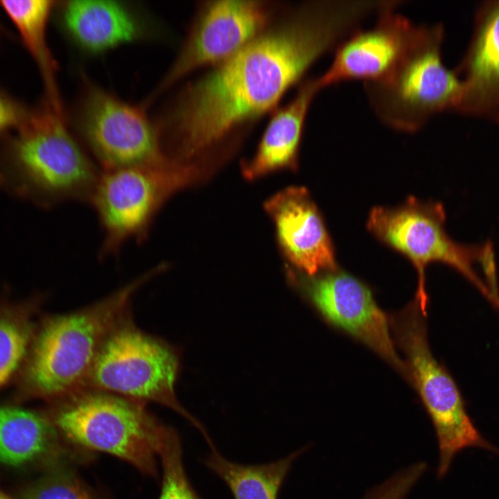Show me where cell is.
I'll list each match as a JSON object with an SVG mask.
<instances>
[{
	"instance_id": "3",
	"label": "cell",
	"mask_w": 499,
	"mask_h": 499,
	"mask_svg": "<svg viewBox=\"0 0 499 499\" xmlns=\"http://www.w3.org/2000/svg\"><path fill=\"white\" fill-rule=\"evenodd\" d=\"M166 268L160 263L91 306L46 319L24 372V395L60 399L82 388L104 340L129 315L133 296Z\"/></svg>"
},
{
	"instance_id": "10",
	"label": "cell",
	"mask_w": 499,
	"mask_h": 499,
	"mask_svg": "<svg viewBox=\"0 0 499 499\" xmlns=\"http://www.w3.org/2000/svg\"><path fill=\"white\" fill-rule=\"evenodd\" d=\"M282 7L272 1H200L182 48L152 98L193 71L231 57L259 35Z\"/></svg>"
},
{
	"instance_id": "15",
	"label": "cell",
	"mask_w": 499,
	"mask_h": 499,
	"mask_svg": "<svg viewBox=\"0 0 499 499\" xmlns=\"http://www.w3.org/2000/svg\"><path fill=\"white\" fill-rule=\"evenodd\" d=\"M454 71L463 85L457 112L499 123V1L478 6L469 43Z\"/></svg>"
},
{
	"instance_id": "17",
	"label": "cell",
	"mask_w": 499,
	"mask_h": 499,
	"mask_svg": "<svg viewBox=\"0 0 499 499\" xmlns=\"http://www.w3.org/2000/svg\"><path fill=\"white\" fill-rule=\"evenodd\" d=\"M80 449L66 441L50 417L13 407H0V462L10 466L42 463L49 469L73 466Z\"/></svg>"
},
{
	"instance_id": "7",
	"label": "cell",
	"mask_w": 499,
	"mask_h": 499,
	"mask_svg": "<svg viewBox=\"0 0 499 499\" xmlns=\"http://www.w3.org/2000/svg\"><path fill=\"white\" fill-rule=\"evenodd\" d=\"M196 164L167 158L160 162L101 170L89 202L103 231L99 258L116 255L130 241L141 244L163 207L195 184Z\"/></svg>"
},
{
	"instance_id": "24",
	"label": "cell",
	"mask_w": 499,
	"mask_h": 499,
	"mask_svg": "<svg viewBox=\"0 0 499 499\" xmlns=\"http://www.w3.org/2000/svg\"><path fill=\"white\" fill-rule=\"evenodd\" d=\"M426 469L424 462L403 468L373 488L362 499H406Z\"/></svg>"
},
{
	"instance_id": "23",
	"label": "cell",
	"mask_w": 499,
	"mask_h": 499,
	"mask_svg": "<svg viewBox=\"0 0 499 499\" xmlns=\"http://www.w3.org/2000/svg\"><path fill=\"white\" fill-rule=\"evenodd\" d=\"M21 499H100L83 482L73 466H62L29 484L21 493Z\"/></svg>"
},
{
	"instance_id": "5",
	"label": "cell",
	"mask_w": 499,
	"mask_h": 499,
	"mask_svg": "<svg viewBox=\"0 0 499 499\" xmlns=\"http://www.w3.org/2000/svg\"><path fill=\"white\" fill-rule=\"evenodd\" d=\"M50 419L74 447L105 453L156 477L165 425L144 403L105 391L81 388L60 399Z\"/></svg>"
},
{
	"instance_id": "8",
	"label": "cell",
	"mask_w": 499,
	"mask_h": 499,
	"mask_svg": "<svg viewBox=\"0 0 499 499\" xmlns=\"http://www.w3.org/2000/svg\"><path fill=\"white\" fill-rule=\"evenodd\" d=\"M130 315L102 343L82 388L107 392L175 411L214 446L204 426L178 401L175 385L180 369L178 351L134 326Z\"/></svg>"
},
{
	"instance_id": "1",
	"label": "cell",
	"mask_w": 499,
	"mask_h": 499,
	"mask_svg": "<svg viewBox=\"0 0 499 499\" xmlns=\"http://www.w3.org/2000/svg\"><path fill=\"white\" fill-rule=\"evenodd\" d=\"M362 19L352 0L283 6L249 43L179 91L158 127L167 154L194 163L243 136Z\"/></svg>"
},
{
	"instance_id": "25",
	"label": "cell",
	"mask_w": 499,
	"mask_h": 499,
	"mask_svg": "<svg viewBox=\"0 0 499 499\" xmlns=\"http://www.w3.org/2000/svg\"><path fill=\"white\" fill-rule=\"evenodd\" d=\"M28 113L17 101L0 91V135L17 130Z\"/></svg>"
},
{
	"instance_id": "21",
	"label": "cell",
	"mask_w": 499,
	"mask_h": 499,
	"mask_svg": "<svg viewBox=\"0 0 499 499\" xmlns=\"http://www.w3.org/2000/svg\"><path fill=\"white\" fill-rule=\"evenodd\" d=\"M30 305L0 302V386L15 371L30 342L33 313Z\"/></svg>"
},
{
	"instance_id": "13",
	"label": "cell",
	"mask_w": 499,
	"mask_h": 499,
	"mask_svg": "<svg viewBox=\"0 0 499 499\" xmlns=\"http://www.w3.org/2000/svg\"><path fill=\"white\" fill-rule=\"evenodd\" d=\"M400 2L389 1L373 26L356 30L337 46L331 64L317 78L322 89L345 80H378L396 67L421 28L395 11Z\"/></svg>"
},
{
	"instance_id": "19",
	"label": "cell",
	"mask_w": 499,
	"mask_h": 499,
	"mask_svg": "<svg viewBox=\"0 0 499 499\" xmlns=\"http://www.w3.org/2000/svg\"><path fill=\"white\" fill-rule=\"evenodd\" d=\"M308 448L309 445L305 446L283 458L261 464L231 462L213 448L202 462L226 484L234 499H278L293 463Z\"/></svg>"
},
{
	"instance_id": "12",
	"label": "cell",
	"mask_w": 499,
	"mask_h": 499,
	"mask_svg": "<svg viewBox=\"0 0 499 499\" xmlns=\"http://www.w3.org/2000/svg\"><path fill=\"white\" fill-rule=\"evenodd\" d=\"M288 277L335 327L362 342L405 375L390 332V321L372 292L356 277L337 270L308 277L287 267Z\"/></svg>"
},
{
	"instance_id": "4",
	"label": "cell",
	"mask_w": 499,
	"mask_h": 499,
	"mask_svg": "<svg viewBox=\"0 0 499 499\" xmlns=\"http://www.w3.org/2000/svg\"><path fill=\"white\" fill-rule=\"evenodd\" d=\"M445 211L439 203L410 198L395 208L378 207L370 212L367 227L383 242L408 257L418 274L416 300L427 316L426 267L446 263L465 277L492 304L499 296L493 245L456 243L445 230Z\"/></svg>"
},
{
	"instance_id": "22",
	"label": "cell",
	"mask_w": 499,
	"mask_h": 499,
	"mask_svg": "<svg viewBox=\"0 0 499 499\" xmlns=\"http://www.w3.org/2000/svg\"><path fill=\"white\" fill-rule=\"evenodd\" d=\"M158 457L163 474L158 499H202L186 475L180 437L172 427L164 428Z\"/></svg>"
},
{
	"instance_id": "20",
	"label": "cell",
	"mask_w": 499,
	"mask_h": 499,
	"mask_svg": "<svg viewBox=\"0 0 499 499\" xmlns=\"http://www.w3.org/2000/svg\"><path fill=\"white\" fill-rule=\"evenodd\" d=\"M49 0L1 1V6L10 17L27 50L37 64L44 79L48 101L62 107L56 83V64L48 46L46 29L53 6Z\"/></svg>"
},
{
	"instance_id": "16",
	"label": "cell",
	"mask_w": 499,
	"mask_h": 499,
	"mask_svg": "<svg viewBox=\"0 0 499 499\" xmlns=\"http://www.w3.org/2000/svg\"><path fill=\"white\" fill-rule=\"evenodd\" d=\"M321 89L317 78L304 80L291 100L271 112L254 156L242 164L245 179L252 181L274 172L298 168L307 114Z\"/></svg>"
},
{
	"instance_id": "14",
	"label": "cell",
	"mask_w": 499,
	"mask_h": 499,
	"mask_svg": "<svg viewBox=\"0 0 499 499\" xmlns=\"http://www.w3.org/2000/svg\"><path fill=\"white\" fill-rule=\"evenodd\" d=\"M264 208L274 223L279 247L288 266L308 277L338 270L323 218L305 187L281 190L265 201Z\"/></svg>"
},
{
	"instance_id": "18",
	"label": "cell",
	"mask_w": 499,
	"mask_h": 499,
	"mask_svg": "<svg viewBox=\"0 0 499 499\" xmlns=\"http://www.w3.org/2000/svg\"><path fill=\"white\" fill-rule=\"evenodd\" d=\"M70 37L84 50L98 53L138 38L142 31L136 13L121 1L70 0L61 9Z\"/></svg>"
},
{
	"instance_id": "2",
	"label": "cell",
	"mask_w": 499,
	"mask_h": 499,
	"mask_svg": "<svg viewBox=\"0 0 499 499\" xmlns=\"http://www.w3.org/2000/svg\"><path fill=\"white\" fill-rule=\"evenodd\" d=\"M46 102L0 146V188L42 208L88 202L100 171Z\"/></svg>"
},
{
	"instance_id": "9",
	"label": "cell",
	"mask_w": 499,
	"mask_h": 499,
	"mask_svg": "<svg viewBox=\"0 0 499 499\" xmlns=\"http://www.w3.org/2000/svg\"><path fill=\"white\" fill-rule=\"evenodd\" d=\"M419 305L414 299L389 317L394 339L405 356L410 378L433 424L439 448L437 476L448 472L459 451L475 446L498 450L486 441L470 419L456 383L432 355Z\"/></svg>"
},
{
	"instance_id": "6",
	"label": "cell",
	"mask_w": 499,
	"mask_h": 499,
	"mask_svg": "<svg viewBox=\"0 0 499 499\" xmlns=\"http://www.w3.org/2000/svg\"><path fill=\"white\" fill-rule=\"evenodd\" d=\"M444 40L442 24L421 25L414 44L387 75L364 82L369 105L383 123L413 132L441 112H457L463 85L444 64Z\"/></svg>"
},
{
	"instance_id": "26",
	"label": "cell",
	"mask_w": 499,
	"mask_h": 499,
	"mask_svg": "<svg viewBox=\"0 0 499 499\" xmlns=\"http://www.w3.org/2000/svg\"><path fill=\"white\" fill-rule=\"evenodd\" d=\"M0 499H15L12 497H11L10 495L6 493L3 489L1 487L0 485Z\"/></svg>"
},
{
	"instance_id": "11",
	"label": "cell",
	"mask_w": 499,
	"mask_h": 499,
	"mask_svg": "<svg viewBox=\"0 0 499 499\" xmlns=\"http://www.w3.org/2000/svg\"><path fill=\"white\" fill-rule=\"evenodd\" d=\"M76 121L101 170L160 162L165 154L157 127L144 111L92 84L85 87Z\"/></svg>"
}]
</instances>
